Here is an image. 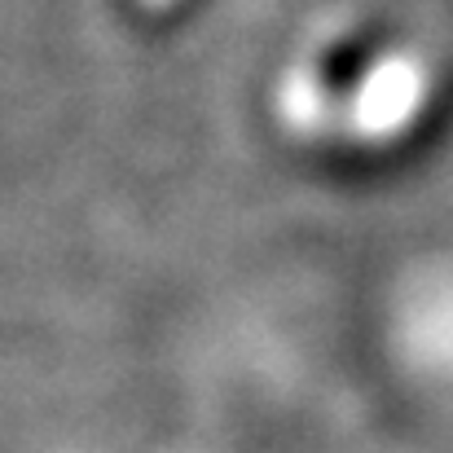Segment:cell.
<instances>
[{
	"label": "cell",
	"instance_id": "cell-1",
	"mask_svg": "<svg viewBox=\"0 0 453 453\" xmlns=\"http://www.w3.org/2000/svg\"><path fill=\"white\" fill-rule=\"evenodd\" d=\"M427 88H432V80L418 58L388 53L361 71V80L343 106V119L361 142H392L423 115Z\"/></svg>",
	"mask_w": 453,
	"mask_h": 453
},
{
	"label": "cell",
	"instance_id": "cell-2",
	"mask_svg": "<svg viewBox=\"0 0 453 453\" xmlns=\"http://www.w3.org/2000/svg\"><path fill=\"white\" fill-rule=\"evenodd\" d=\"M146 9H163V4H172V0H142Z\"/></svg>",
	"mask_w": 453,
	"mask_h": 453
}]
</instances>
